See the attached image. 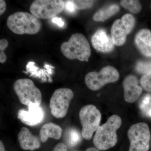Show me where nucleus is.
Returning a JSON list of instances; mask_svg holds the SVG:
<instances>
[{"label": "nucleus", "instance_id": "1", "mask_svg": "<svg viewBox=\"0 0 151 151\" xmlns=\"http://www.w3.org/2000/svg\"><path fill=\"white\" fill-rule=\"evenodd\" d=\"M122 124L121 117L114 115L109 117L105 124L99 126L93 138L95 147L100 150H106L116 145L118 141L116 132Z\"/></svg>", "mask_w": 151, "mask_h": 151}, {"label": "nucleus", "instance_id": "2", "mask_svg": "<svg viewBox=\"0 0 151 151\" xmlns=\"http://www.w3.org/2000/svg\"><path fill=\"white\" fill-rule=\"evenodd\" d=\"M10 29L17 35H35L39 32L42 23L32 14L19 12L10 15L6 21Z\"/></svg>", "mask_w": 151, "mask_h": 151}, {"label": "nucleus", "instance_id": "3", "mask_svg": "<svg viewBox=\"0 0 151 151\" xmlns=\"http://www.w3.org/2000/svg\"><path fill=\"white\" fill-rule=\"evenodd\" d=\"M60 50L68 59H78L81 61H88L91 55L89 42L85 36L80 33L74 34L67 42H63Z\"/></svg>", "mask_w": 151, "mask_h": 151}, {"label": "nucleus", "instance_id": "4", "mask_svg": "<svg viewBox=\"0 0 151 151\" xmlns=\"http://www.w3.org/2000/svg\"><path fill=\"white\" fill-rule=\"evenodd\" d=\"M13 87L22 104L28 107L31 105H40L42 100L41 92L31 79H17L14 83Z\"/></svg>", "mask_w": 151, "mask_h": 151}, {"label": "nucleus", "instance_id": "5", "mask_svg": "<svg viewBox=\"0 0 151 151\" xmlns=\"http://www.w3.org/2000/svg\"><path fill=\"white\" fill-rule=\"evenodd\" d=\"M81 126V135L85 139L90 140L100 126L101 119L100 111L94 105H85L79 113Z\"/></svg>", "mask_w": 151, "mask_h": 151}, {"label": "nucleus", "instance_id": "6", "mask_svg": "<svg viewBox=\"0 0 151 151\" xmlns=\"http://www.w3.org/2000/svg\"><path fill=\"white\" fill-rule=\"evenodd\" d=\"M130 145L129 151H148L150 148V132L148 125L138 123L130 127L128 132Z\"/></svg>", "mask_w": 151, "mask_h": 151}, {"label": "nucleus", "instance_id": "7", "mask_svg": "<svg viewBox=\"0 0 151 151\" xmlns=\"http://www.w3.org/2000/svg\"><path fill=\"white\" fill-rule=\"evenodd\" d=\"M62 0H36L29 8L32 14L40 19H52L65 9Z\"/></svg>", "mask_w": 151, "mask_h": 151}, {"label": "nucleus", "instance_id": "8", "mask_svg": "<svg viewBox=\"0 0 151 151\" xmlns=\"http://www.w3.org/2000/svg\"><path fill=\"white\" fill-rule=\"evenodd\" d=\"M119 73L112 66H105L99 72H90L85 77L86 86L93 91L99 90L105 84L118 81Z\"/></svg>", "mask_w": 151, "mask_h": 151}, {"label": "nucleus", "instance_id": "9", "mask_svg": "<svg viewBox=\"0 0 151 151\" xmlns=\"http://www.w3.org/2000/svg\"><path fill=\"white\" fill-rule=\"evenodd\" d=\"M73 96V91L69 88H59L55 90L50 101V108L52 116L57 119L65 117Z\"/></svg>", "mask_w": 151, "mask_h": 151}, {"label": "nucleus", "instance_id": "10", "mask_svg": "<svg viewBox=\"0 0 151 151\" xmlns=\"http://www.w3.org/2000/svg\"><path fill=\"white\" fill-rule=\"evenodd\" d=\"M27 111L20 109L18 113V119L23 124L29 126L39 124L44 117L43 110L40 105H31L29 106Z\"/></svg>", "mask_w": 151, "mask_h": 151}, {"label": "nucleus", "instance_id": "11", "mask_svg": "<svg viewBox=\"0 0 151 151\" xmlns=\"http://www.w3.org/2000/svg\"><path fill=\"white\" fill-rule=\"evenodd\" d=\"M138 84V78L135 76H128L124 79L123 82L124 98L127 103H134L142 93L143 88Z\"/></svg>", "mask_w": 151, "mask_h": 151}, {"label": "nucleus", "instance_id": "12", "mask_svg": "<svg viewBox=\"0 0 151 151\" xmlns=\"http://www.w3.org/2000/svg\"><path fill=\"white\" fill-rule=\"evenodd\" d=\"M91 42L95 49L104 53L112 51L115 45L111 36L103 29H98L95 32L92 36Z\"/></svg>", "mask_w": 151, "mask_h": 151}, {"label": "nucleus", "instance_id": "13", "mask_svg": "<svg viewBox=\"0 0 151 151\" xmlns=\"http://www.w3.org/2000/svg\"><path fill=\"white\" fill-rule=\"evenodd\" d=\"M18 139L20 145L24 150H34L40 147V139L34 136L29 129L23 127L18 134Z\"/></svg>", "mask_w": 151, "mask_h": 151}, {"label": "nucleus", "instance_id": "14", "mask_svg": "<svg viewBox=\"0 0 151 151\" xmlns=\"http://www.w3.org/2000/svg\"><path fill=\"white\" fill-rule=\"evenodd\" d=\"M136 46L145 56L151 57V32L142 29L138 32L135 38Z\"/></svg>", "mask_w": 151, "mask_h": 151}, {"label": "nucleus", "instance_id": "15", "mask_svg": "<svg viewBox=\"0 0 151 151\" xmlns=\"http://www.w3.org/2000/svg\"><path fill=\"white\" fill-rule=\"evenodd\" d=\"M62 130L60 126L52 123L44 125L40 130L39 138L41 142H45L48 138L59 139L62 135Z\"/></svg>", "mask_w": 151, "mask_h": 151}, {"label": "nucleus", "instance_id": "16", "mask_svg": "<svg viewBox=\"0 0 151 151\" xmlns=\"http://www.w3.org/2000/svg\"><path fill=\"white\" fill-rule=\"evenodd\" d=\"M127 32L122 20H116L112 25L111 29V35L115 45L121 46L126 42Z\"/></svg>", "mask_w": 151, "mask_h": 151}, {"label": "nucleus", "instance_id": "17", "mask_svg": "<svg viewBox=\"0 0 151 151\" xmlns=\"http://www.w3.org/2000/svg\"><path fill=\"white\" fill-rule=\"evenodd\" d=\"M120 9L118 5L113 4L105 8L100 9L93 16V19L96 22H104L117 13Z\"/></svg>", "mask_w": 151, "mask_h": 151}, {"label": "nucleus", "instance_id": "18", "mask_svg": "<svg viewBox=\"0 0 151 151\" xmlns=\"http://www.w3.org/2000/svg\"><path fill=\"white\" fill-rule=\"evenodd\" d=\"M52 68L54 67L49 65L46 70L39 69L38 67L35 65V63L33 61H29L26 65V69L27 72L31 73V76H35L36 77L38 76L40 77V76L46 74L47 73H51Z\"/></svg>", "mask_w": 151, "mask_h": 151}, {"label": "nucleus", "instance_id": "19", "mask_svg": "<svg viewBox=\"0 0 151 151\" xmlns=\"http://www.w3.org/2000/svg\"><path fill=\"white\" fill-rule=\"evenodd\" d=\"M120 4L122 7L134 14L138 13L142 9V6L139 1L123 0L121 1Z\"/></svg>", "mask_w": 151, "mask_h": 151}, {"label": "nucleus", "instance_id": "20", "mask_svg": "<svg viewBox=\"0 0 151 151\" xmlns=\"http://www.w3.org/2000/svg\"><path fill=\"white\" fill-rule=\"evenodd\" d=\"M121 20L126 29L127 34H129L134 27L136 23L134 17L131 14H126L122 17Z\"/></svg>", "mask_w": 151, "mask_h": 151}, {"label": "nucleus", "instance_id": "21", "mask_svg": "<svg viewBox=\"0 0 151 151\" xmlns=\"http://www.w3.org/2000/svg\"><path fill=\"white\" fill-rule=\"evenodd\" d=\"M81 140L79 133L76 130L70 129L68 134V142L70 147H74L78 144Z\"/></svg>", "mask_w": 151, "mask_h": 151}, {"label": "nucleus", "instance_id": "22", "mask_svg": "<svg viewBox=\"0 0 151 151\" xmlns=\"http://www.w3.org/2000/svg\"><path fill=\"white\" fill-rule=\"evenodd\" d=\"M151 107V94H145L141 99L139 104V107L143 113L147 114Z\"/></svg>", "mask_w": 151, "mask_h": 151}, {"label": "nucleus", "instance_id": "23", "mask_svg": "<svg viewBox=\"0 0 151 151\" xmlns=\"http://www.w3.org/2000/svg\"><path fill=\"white\" fill-rule=\"evenodd\" d=\"M140 82L143 89L151 92V71L144 74L141 77Z\"/></svg>", "mask_w": 151, "mask_h": 151}, {"label": "nucleus", "instance_id": "24", "mask_svg": "<svg viewBox=\"0 0 151 151\" xmlns=\"http://www.w3.org/2000/svg\"><path fill=\"white\" fill-rule=\"evenodd\" d=\"M76 9L83 10L88 9L92 7L94 4V1H81V0H74L71 1Z\"/></svg>", "mask_w": 151, "mask_h": 151}, {"label": "nucleus", "instance_id": "25", "mask_svg": "<svg viewBox=\"0 0 151 151\" xmlns=\"http://www.w3.org/2000/svg\"><path fill=\"white\" fill-rule=\"evenodd\" d=\"M136 69L139 73L145 74L151 71V61H139L136 65Z\"/></svg>", "mask_w": 151, "mask_h": 151}, {"label": "nucleus", "instance_id": "26", "mask_svg": "<svg viewBox=\"0 0 151 151\" xmlns=\"http://www.w3.org/2000/svg\"><path fill=\"white\" fill-rule=\"evenodd\" d=\"M65 6L64 9L66 11V12L70 14L75 13L76 12V9L71 1H65Z\"/></svg>", "mask_w": 151, "mask_h": 151}, {"label": "nucleus", "instance_id": "27", "mask_svg": "<svg viewBox=\"0 0 151 151\" xmlns=\"http://www.w3.org/2000/svg\"><path fill=\"white\" fill-rule=\"evenodd\" d=\"M9 45L8 41L5 39L0 40V52H4Z\"/></svg>", "mask_w": 151, "mask_h": 151}, {"label": "nucleus", "instance_id": "28", "mask_svg": "<svg viewBox=\"0 0 151 151\" xmlns=\"http://www.w3.org/2000/svg\"><path fill=\"white\" fill-rule=\"evenodd\" d=\"M53 151H67V147L65 144L60 143L55 146Z\"/></svg>", "mask_w": 151, "mask_h": 151}, {"label": "nucleus", "instance_id": "29", "mask_svg": "<svg viewBox=\"0 0 151 151\" xmlns=\"http://www.w3.org/2000/svg\"><path fill=\"white\" fill-rule=\"evenodd\" d=\"M52 22L57 24L60 27H62L64 26L65 23L63 22V20L61 18H58L55 17L52 19Z\"/></svg>", "mask_w": 151, "mask_h": 151}, {"label": "nucleus", "instance_id": "30", "mask_svg": "<svg viewBox=\"0 0 151 151\" xmlns=\"http://www.w3.org/2000/svg\"><path fill=\"white\" fill-rule=\"evenodd\" d=\"M6 9V4L4 0L0 1V15H2L5 12Z\"/></svg>", "mask_w": 151, "mask_h": 151}, {"label": "nucleus", "instance_id": "31", "mask_svg": "<svg viewBox=\"0 0 151 151\" xmlns=\"http://www.w3.org/2000/svg\"><path fill=\"white\" fill-rule=\"evenodd\" d=\"M7 60V56L4 52H0V63H4Z\"/></svg>", "mask_w": 151, "mask_h": 151}, {"label": "nucleus", "instance_id": "32", "mask_svg": "<svg viewBox=\"0 0 151 151\" xmlns=\"http://www.w3.org/2000/svg\"><path fill=\"white\" fill-rule=\"evenodd\" d=\"M0 151H6L4 144L1 141H0Z\"/></svg>", "mask_w": 151, "mask_h": 151}, {"label": "nucleus", "instance_id": "33", "mask_svg": "<svg viewBox=\"0 0 151 151\" xmlns=\"http://www.w3.org/2000/svg\"><path fill=\"white\" fill-rule=\"evenodd\" d=\"M85 151H100L97 148H89L87 149Z\"/></svg>", "mask_w": 151, "mask_h": 151}, {"label": "nucleus", "instance_id": "34", "mask_svg": "<svg viewBox=\"0 0 151 151\" xmlns=\"http://www.w3.org/2000/svg\"><path fill=\"white\" fill-rule=\"evenodd\" d=\"M148 116H150V117H151V108H150V110L148 111V113L147 114Z\"/></svg>", "mask_w": 151, "mask_h": 151}]
</instances>
